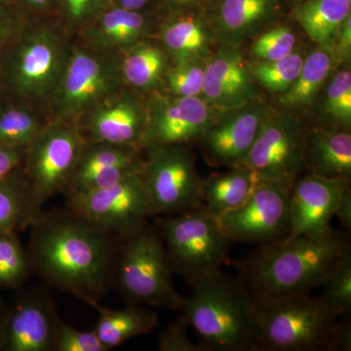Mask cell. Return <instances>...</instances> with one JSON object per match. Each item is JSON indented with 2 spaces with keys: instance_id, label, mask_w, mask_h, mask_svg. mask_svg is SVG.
Listing matches in <instances>:
<instances>
[{
  "instance_id": "44dd1931",
  "label": "cell",
  "mask_w": 351,
  "mask_h": 351,
  "mask_svg": "<svg viewBox=\"0 0 351 351\" xmlns=\"http://www.w3.org/2000/svg\"><path fill=\"white\" fill-rule=\"evenodd\" d=\"M350 182L309 172L298 177L291 195L292 234H316L331 230V219L339 198Z\"/></svg>"
},
{
  "instance_id": "3957f363",
  "label": "cell",
  "mask_w": 351,
  "mask_h": 351,
  "mask_svg": "<svg viewBox=\"0 0 351 351\" xmlns=\"http://www.w3.org/2000/svg\"><path fill=\"white\" fill-rule=\"evenodd\" d=\"M75 39L57 15L27 20L0 50L1 99L32 104L46 112Z\"/></svg>"
},
{
  "instance_id": "277c9868",
  "label": "cell",
  "mask_w": 351,
  "mask_h": 351,
  "mask_svg": "<svg viewBox=\"0 0 351 351\" xmlns=\"http://www.w3.org/2000/svg\"><path fill=\"white\" fill-rule=\"evenodd\" d=\"M181 313L209 351H260L253 300L223 270L191 287Z\"/></svg>"
},
{
  "instance_id": "83f0119b",
  "label": "cell",
  "mask_w": 351,
  "mask_h": 351,
  "mask_svg": "<svg viewBox=\"0 0 351 351\" xmlns=\"http://www.w3.org/2000/svg\"><path fill=\"white\" fill-rule=\"evenodd\" d=\"M261 182L253 171L241 166L210 176L203 182V206L218 219L243 204Z\"/></svg>"
},
{
  "instance_id": "f1b7e54d",
  "label": "cell",
  "mask_w": 351,
  "mask_h": 351,
  "mask_svg": "<svg viewBox=\"0 0 351 351\" xmlns=\"http://www.w3.org/2000/svg\"><path fill=\"white\" fill-rule=\"evenodd\" d=\"M43 212L34 203L24 166L0 181V233L23 232Z\"/></svg>"
},
{
  "instance_id": "7c38bea8",
  "label": "cell",
  "mask_w": 351,
  "mask_h": 351,
  "mask_svg": "<svg viewBox=\"0 0 351 351\" xmlns=\"http://www.w3.org/2000/svg\"><path fill=\"white\" fill-rule=\"evenodd\" d=\"M64 193L69 208L119 239L154 217L142 172L105 188Z\"/></svg>"
},
{
  "instance_id": "8fae6325",
  "label": "cell",
  "mask_w": 351,
  "mask_h": 351,
  "mask_svg": "<svg viewBox=\"0 0 351 351\" xmlns=\"http://www.w3.org/2000/svg\"><path fill=\"white\" fill-rule=\"evenodd\" d=\"M294 182L263 181L243 204L218 218L233 242L265 246L292 235L291 195Z\"/></svg>"
},
{
  "instance_id": "b9f144b4",
  "label": "cell",
  "mask_w": 351,
  "mask_h": 351,
  "mask_svg": "<svg viewBox=\"0 0 351 351\" xmlns=\"http://www.w3.org/2000/svg\"><path fill=\"white\" fill-rule=\"evenodd\" d=\"M210 0H156V13L160 18L191 12H204Z\"/></svg>"
},
{
  "instance_id": "ffe728a7",
  "label": "cell",
  "mask_w": 351,
  "mask_h": 351,
  "mask_svg": "<svg viewBox=\"0 0 351 351\" xmlns=\"http://www.w3.org/2000/svg\"><path fill=\"white\" fill-rule=\"evenodd\" d=\"M202 97L221 112L243 107L260 99L257 84L239 48L219 44L208 58Z\"/></svg>"
},
{
  "instance_id": "4316f807",
  "label": "cell",
  "mask_w": 351,
  "mask_h": 351,
  "mask_svg": "<svg viewBox=\"0 0 351 351\" xmlns=\"http://www.w3.org/2000/svg\"><path fill=\"white\" fill-rule=\"evenodd\" d=\"M99 313L94 331L108 350L117 348L129 339L149 334L158 325V316L140 304L124 308L110 309L100 302L93 306Z\"/></svg>"
},
{
  "instance_id": "74e56055",
  "label": "cell",
  "mask_w": 351,
  "mask_h": 351,
  "mask_svg": "<svg viewBox=\"0 0 351 351\" xmlns=\"http://www.w3.org/2000/svg\"><path fill=\"white\" fill-rule=\"evenodd\" d=\"M112 4V0H57V15L75 38L85 25Z\"/></svg>"
},
{
  "instance_id": "f546056e",
  "label": "cell",
  "mask_w": 351,
  "mask_h": 351,
  "mask_svg": "<svg viewBox=\"0 0 351 351\" xmlns=\"http://www.w3.org/2000/svg\"><path fill=\"white\" fill-rule=\"evenodd\" d=\"M350 15L351 3L348 0H306L288 14L313 43L327 47Z\"/></svg>"
},
{
  "instance_id": "ab89813d",
  "label": "cell",
  "mask_w": 351,
  "mask_h": 351,
  "mask_svg": "<svg viewBox=\"0 0 351 351\" xmlns=\"http://www.w3.org/2000/svg\"><path fill=\"white\" fill-rule=\"evenodd\" d=\"M189 321L182 315L169 326L164 328L159 335L158 348L160 351H209L202 343H195L188 336Z\"/></svg>"
},
{
  "instance_id": "7bdbcfd3",
  "label": "cell",
  "mask_w": 351,
  "mask_h": 351,
  "mask_svg": "<svg viewBox=\"0 0 351 351\" xmlns=\"http://www.w3.org/2000/svg\"><path fill=\"white\" fill-rule=\"evenodd\" d=\"M27 19L57 15V0H9ZM58 16V15H57Z\"/></svg>"
},
{
  "instance_id": "f907efd6",
  "label": "cell",
  "mask_w": 351,
  "mask_h": 351,
  "mask_svg": "<svg viewBox=\"0 0 351 351\" xmlns=\"http://www.w3.org/2000/svg\"><path fill=\"white\" fill-rule=\"evenodd\" d=\"M5 304L0 299V325H1L2 317H3L4 311H5Z\"/></svg>"
},
{
  "instance_id": "ba28073f",
  "label": "cell",
  "mask_w": 351,
  "mask_h": 351,
  "mask_svg": "<svg viewBox=\"0 0 351 351\" xmlns=\"http://www.w3.org/2000/svg\"><path fill=\"white\" fill-rule=\"evenodd\" d=\"M124 87L119 53L75 39L46 112L53 121L77 122L90 108Z\"/></svg>"
},
{
  "instance_id": "6da1fadb",
  "label": "cell",
  "mask_w": 351,
  "mask_h": 351,
  "mask_svg": "<svg viewBox=\"0 0 351 351\" xmlns=\"http://www.w3.org/2000/svg\"><path fill=\"white\" fill-rule=\"evenodd\" d=\"M32 272L90 306L113 283L119 239L71 208L43 212L29 226Z\"/></svg>"
},
{
  "instance_id": "60d3db41",
  "label": "cell",
  "mask_w": 351,
  "mask_h": 351,
  "mask_svg": "<svg viewBox=\"0 0 351 351\" xmlns=\"http://www.w3.org/2000/svg\"><path fill=\"white\" fill-rule=\"evenodd\" d=\"M27 20L9 0H0V50L12 40Z\"/></svg>"
},
{
  "instance_id": "f35d334b",
  "label": "cell",
  "mask_w": 351,
  "mask_h": 351,
  "mask_svg": "<svg viewBox=\"0 0 351 351\" xmlns=\"http://www.w3.org/2000/svg\"><path fill=\"white\" fill-rule=\"evenodd\" d=\"M94 330L80 331L58 317L53 351H108Z\"/></svg>"
},
{
  "instance_id": "4dcf8cb0",
  "label": "cell",
  "mask_w": 351,
  "mask_h": 351,
  "mask_svg": "<svg viewBox=\"0 0 351 351\" xmlns=\"http://www.w3.org/2000/svg\"><path fill=\"white\" fill-rule=\"evenodd\" d=\"M47 112L32 104L0 100V145L27 147L49 123Z\"/></svg>"
},
{
  "instance_id": "e0dca14e",
  "label": "cell",
  "mask_w": 351,
  "mask_h": 351,
  "mask_svg": "<svg viewBox=\"0 0 351 351\" xmlns=\"http://www.w3.org/2000/svg\"><path fill=\"white\" fill-rule=\"evenodd\" d=\"M147 98L127 87L108 97L76 122L83 138L140 147L147 125Z\"/></svg>"
},
{
  "instance_id": "d590c367",
  "label": "cell",
  "mask_w": 351,
  "mask_h": 351,
  "mask_svg": "<svg viewBox=\"0 0 351 351\" xmlns=\"http://www.w3.org/2000/svg\"><path fill=\"white\" fill-rule=\"evenodd\" d=\"M324 292L320 299L336 317L351 311V252H348L322 284Z\"/></svg>"
},
{
  "instance_id": "d4e9b609",
  "label": "cell",
  "mask_w": 351,
  "mask_h": 351,
  "mask_svg": "<svg viewBox=\"0 0 351 351\" xmlns=\"http://www.w3.org/2000/svg\"><path fill=\"white\" fill-rule=\"evenodd\" d=\"M119 59L124 86L147 97L162 91L172 62L156 36L122 51Z\"/></svg>"
},
{
  "instance_id": "9c48e42d",
  "label": "cell",
  "mask_w": 351,
  "mask_h": 351,
  "mask_svg": "<svg viewBox=\"0 0 351 351\" xmlns=\"http://www.w3.org/2000/svg\"><path fill=\"white\" fill-rule=\"evenodd\" d=\"M143 181L154 217L173 216L202 206L204 178L191 145H169L143 152Z\"/></svg>"
},
{
  "instance_id": "816d5d0a",
  "label": "cell",
  "mask_w": 351,
  "mask_h": 351,
  "mask_svg": "<svg viewBox=\"0 0 351 351\" xmlns=\"http://www.w3.org/2000/svg\"><path fill=\"white\" fill-rule=\"evenodd\" d=\"M348 2H350V3H351V0H348Z\"/></svg>"
},
{
  "instance_id": "ee69618b",
  "label": "cell",
  "mask_w": 351,
  "mask_h": 351,
  "mask_svg": "<svg viewBox=\"0 0 351 351\" xmlns=\"http://www.w3.org/2000/svg\"><path fill=\"white\" fill-rule=\"evenodd\" d=\"M339 64L350 63L351 56V15L341 25L329 45Z\"/></svg>"
},
{
  "instance_id": "603a6c76",
  "label": "cell",
  "mask_w": 351,
  "mask_h": 351,
  "mask_svg": "<svg viewBox=\"0 0 351 351\" xmlns=\"http://www.w3.org/2000/svg\"><path fill=\"white\" fill-rule=\"evenodd\" d=\"M156 38L172 64L207 60L219 44L203 11L161 18Z\"/></svg>"
},
{
  "instance_id": "f6af8a7d",
  "label": "cell",
  "mask_w": 351,
  "mask_h": 351,
  "mask_svg": "<svg viewBox=\"0 0 351 351\" xmlns=\"http://www.w3.org/2000/svg\"><path fill=\"white\" fill-rule=\"evenodd\" d=\"M27 147H9L0 145V181L23 165Z\"/></svg>"
},
{
  "instance_id": "2e32d148",
  "label": "cell",
  "mask_w": 351,
  "mask_h": 351,
  "mask_svg": "<svg viewBox=\"0 0 351 351\" xmlns=\"http://www.w3.org/2000/svg\"><path fill=\"white\" fill-rule=\"evenodd\" d=\"M58 316L49 295L27 290L5 307L0 351H53Z\"/></svg>"
},
{
  "instance_id": "bcb514c9",
  "label": "cell",
  "mask_w": 351,
  "mask_h": 351,
  "mask_svg": "<svg viewBox=\"0 0 351 351\" xmlns=\"http://www.w3.org/2000/svg\"><path fill=\"white\" fill-rule=\"evenodd\" d=\"M348 314H343V318L338 322L336 338H335V351L351 350V322Z\"/></svg>"
},
{
  "instance_id": "30bf717a",
  "label": "cell",
  "mask_w": 351,
  "mask_h": 351,
  "mask_svg": "<svg viewBox=\"0 0 351 351\" xmlns=\"http://www.w3.org/2000/svg\"><path fill=\"white\" fill-rule=\"evenodd\" d=\"M84 141L76 122L50 120L27 147L23 166L40 211L52 196L64 193Z\"/></svg>"
},
{
  "instance_id": "484cf974",
  "label": "cell",
  "mask_w": 351,
  "mask_h": 351,
  "mask_svg": "<svg viewBox=\"0 0 351 351\" xmlns=\"http://www.w3.org/2000/svg\"><path fill=\"white\" fill-rule=\"evenodd\" d=\"M339 62L327 46L317 49L304 58L301 73L284 93L278 95L277 105L283 112L302 117L313 110L321 90L338 69Z\"/></svg>"
},
{
  "instance_id": "9a60e30c",
  "label": "cell",
  "mask_w": 351,
  "mask_h": 351,
  "mask_svg": "<svg viewBox=\"0 0 351 351\" xmlns=\"http://www.w3.org/2000/svg\"><path fill=\"white\" fill-rule=\"evenodd\" d=\"M274 112V108L260 98L221 112L197 142L206 162L213 167L239 166Z\"/></svg>"
},
{
  "instance_id": "681fc988",
  "label": "cell",
  "mask_w": 351,
  "mask_h": 351,
  "mask_svg": "<svg viewBox=\"0 0 351 351\" xmlns=\"http://www.w3.org/2000/svg\"><path fill=\"white\" fill-rule=\"evenodd\" d=\"M289 7H290V9H292L293 7L299 5V4H301L302 2L306 1V0H287Z\"/></svg>"
},
{
  "instance_id": "c3c4849f",
  "label": "cell",
  "mask_w": 351,
  "mask_h": 351,
  "mask_svg": "<svg viewBox=\"0 0 351 351\" xmlns=\"http://www.w3.org/2000/svg\"><path fill=\"white\" fill-rule=\"evenodd\" d=\"M113 5L138 12H156V0H112Z\"/></svg>"
},
{
  "instance_id": "7a4b0ae2",
  "label": "cell",
  "mask_w": 351,
  "mask_h": 351,
  "mask_svg": "<svg viewBox=\"0 0 351 351\" xmlns=\"http://www.w3.org/2000/svg\"><path fill=\"white\" fill-rule=\"evenodd\" d=\"M348 237L332 230L316 234H292L258 246L233 261L237 278L254 302L302 294L320 287L348 252Z\"/></svg>"
},
{
  "instance_id": "cb8c5ba5",
  "label": "cell",
  "mask_w": 351,
  "mask_h": 351,
  "mask_svg": "<svg viewBox=\"0 0 351 351\" xmlns=\"http://www.w3.org/2000/svg\"><path fill=\"white\" fill-rule=\"evenodd\" d=\"M304 164L306 172L351 181L350 132L306 125Z\"/></svg>"
},
{
  "instance_id": "4fadbf2b",
  "label": "cell",
  "mask_w": 351,
  "mask_h": 351,
  "mask_svg": "<svg viewBox=\"0 0 351 351\" xmlns=\"http://www.w3.org/2000/svg\"><path fill=\"white\" fill-rule=\"evenodd\" d=\"M306 134L301 117L274 110L239 166L253 171L262 181L295 182L306 171Z\"/></svg>"
},
{
  "instance_id": "836d02e7",
  "label": "cell",
  "mask_w": 351,
  "mask_h": 351,
  "mask_svg": "<svg viewBox=\"0 0 351 351\" xmlns=\"http://www.w3.org/2000/svg\"><path fill=\"white\" fill-rule=\"evenodd\" d=\"M32 274L27 249L18 233H0V289L20 287Z\"/></svg>"
},
{
  "instance_id": "d6a6232c",
  "label": "cell",
  "mask_w": 351,
  "mask_h": 351,
  "mask_svg": "<svg viewBox=\"0 0 351 351\" xmlns=\"http://www.w3.org/2000/svg\"><path fill=\"white\" fill-rule=\"evenodd\" d=\"M304 58L301 51L295 50L289 56L276 61H247V66L256 84L270 93L280 95L293 84L301 73Z\"/></svg>"
},
{
  "instance_id": "e575fe53",
  "label": "cell",
  "mask_w": 351,
  "mask_h": 351,
  "mask_svg": "<svg viewBox=\"0 0 351 351\" xmlns=\"http://www.w3.org/2000/svg\"><path fill=\"white\" fill-rule=\"evenodd\" d=\"M252 40L249 48L251 61H276L297 50V34L292 25L283 20L269 25Z\"/></svg>"
},
{
  "instance_id": "ac0fdd59",
  "label": "cell",
  "mask_w": 351,
  "mask_h": 351,
  "mask_svg": "<svg viewBox=\"0 0 351 351\" xmlns=\"http://www.w3.org/2000/svg\"><path fill=\"white\" fill-rule=\"evenodd\" d=\"M289 11L287 0H210L204 15L219 44L240 48Z\"/></svg>"
},
{
  "instance_id": "7402d4cb",
  "label": "cell",
  "mask_w": 351,
  "mask_h": 351,
  "mask_svg": "<svg viewBox=\"0 0 351 351\" xmlns=\"http://www.w3.org/2000/svg\"><path fill=\"white\" fill-rule=\"evenodd\" d=\"M160 20L156 12L126 10L112 4L85 25L75 39L119 54L144 39L154 38Z\"/></svg>"
},
{
  "instance_id": "f5cc1de1",
  "label": "cell",
  "mask_w": 351,
  "mask_h": 351,
  "mask_svg": "<svg viewBox=\"0 0 351 351\" xmlns=\"http://www.w3.org/2000/svg\"><path fill=\"white\" fill-rule=\"evenodd\" d=\"M0 100H1V97H0Z\"/></svg>"
},
{
  "instance_id": "52a82bcc",
  "label": "cell",
  "mask_w": 351,
  "mask_h": 351,
  "mask_svg": "<svg viewBox=\"0 0 351 351\" xmlns=\"http://www.w3.org/2000/svg\"><path fill=\"white\" fill-rule=\"evenodd\" d=\"M154 226L167 252L174 274L193 287L223 270L230 263L232 240L226 237L218 219L200 206L173 216H157Z\"/></svg>"
},
{
  "instance_id": "8992f818",
  "label": "cell",
  "mask_w": 351,
  "mask_h": 351,
  "mask_svg": "<svg viewBox=\"0 0 351 351\" xmlns=\"http://www.w3.org/2000/svg\"><path fill=\"white\" fill-rule=\"evenodd\" d=\"M254 306L260 351H335L338 317L320 297L288 295Z\"/></svg>"
},
{
  "instance_id": "d6986e66",
  "label": "cell",
  "mask_w": 351,
  "mask_h": 351,
  "mask_svg": "<svg viewBox=\"0 0 351 351\" xmlns=\"http://www.w3.org/2000/svg\"><path fill=\"white\" fill-rule=\"evenodd\" d=\"M144 162L140 147L84 141L64 193H84L110 186L142 172Z\"/></svg>"
},
{
  "instance_id": "7dc6e473",
  "label": "cell",
  "mask_w": 351,
  "mask_h": 351,
  "mask_svg": "<svg viewBox=\"0 0 351 351\" xmlns=\"http://www.w3.org/2000/svg\"><path fill=\"white\" fill-rule=\"evenodd\" d=\"M335 216L339 219V223L346 228V230L350 232L351 230V189L350 184L346 186L345 191L337 206Z\"/></svg>"
},
{
  "instance_id": "8d00e7d4",
  "label": "cell",
  "mask_w": 351,
  "mask_h": 351,
  "mask_svg": "<svg viewBox=\"0 0 351 351\" xmlns=\"http://www.w3.org/2000/svg\"><path fill=\"white\" fill-rule=\"evenodd\" d=\"M207 60L171 63L162 92L181 97H202Z\"/></svg>"
},
{
  "instance_id": "5bb4252c",
  "label": "cell",
  "mask_w": 351,
  "mask_h": 351,
  "mask_svg": "<svg viewBox=\"0 0 351 351\" xmlns=\"http://www.w3.org/2000/svg\"><path fill=\"white\" fill-rule=\"evenodd\" d=\"M147 108L142 152L163 145L197 143L223 112L203 97L174 96L162 91L147 96Z\"/></svg>"
},
{
  "instance_id": "5b68a950",
  "label": "cell",
  "mask_w": 351,
  "mask_h": 351,
  "mask_svg": "<svg viewBox=\"0 0 351 351\" xmlns=\"http://www.w3.org/2000/svg\"><path fill=\"white\" fill-rule=\"evenodd\" d=\"M172 267L154 223L144 225L119 239L112 285L127 304L182 311L186 298L173 284Z\"/></svg>"
},
{
  "instance_id": "1f68e13d",
  "label": "cell",
  "mask_w": 351,
  "mask_h": 351,
  "mask_svg": "<svg viewBox=\"0 0 351 351\" xmlns=\"http://www.w3.org/2000/svg\"><path fill=\"white\" fill-rule=\"evenodd\" d=\"M313 110V125L350 131L351 129V71L337 69L318 95Z\"/></svg>"
}]
</instances>
